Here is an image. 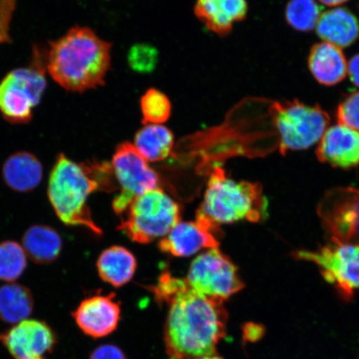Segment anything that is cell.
I'll return each instance as SVG.
<instances>
[{
  "mask_svg": "<svg viewBox=\"0 0 359 359\" xmlns=\"http://www.w3.org/2000/svg\"><path fill=\"white\" fill-rule=\"evenodd\" d=\"M168 304L165 342L170 358L217 354V346L226 334L224 302L197 293L187 282Z\"/></svg>",
  "mask_w": 359,
  "mask_h": 359,
  "instance_id": "1",
  "label": "cell"
},
{
  "mask_svg": "<svg viewBox=\"0 0 359 359\" xmlns=\"http://www.w3.org/2000/svg\"><path fill=\"white\" fill-rule=\"evenodd\" d=\"M111 43L91 29L74 27L51 43L46 69L67 91L83 93L104 84L111 66Z\"/></svg>",
  "mask_w": 359,
  "mask_h": 359,
  "instance_id": "2",
  "label": "cell"
},
{
  "mask_svg": "<svg viewBox=\"0 0 359 359\" xmlns=\"http://www.w3.org/2000/svg\"><path fill=\"white\" fill-rule=\"evenodd\" d=\"M110 173V165L106 163L78 164L65 154L58 155L49 176L48 196L60 221L66 226H83L102 235L87 200L94 191L112 190Z\"/></svg>",
  "mask_w": 359,
  "mask_h": 359,
  "instance_id": "3",
  "label": "cell"
},
{
  "mask_svg": "<svg viewBox=\"0 0 359 359\" xmlns=\"http://www.w3.org/2000/svg\"><path fill=\"white\" fill-rule=\"evenodd\" d=\"M267 200L259 183L236 182L222 168L210 174L196 217L208 219L213 226L240 221L259 222L266 219Z\"/></svg>",
  "mask_w": 359,
  "mask_h": 359,
  "instance_id": "4",
  "label": "cell"
},
{
  "mask_svg": "<svg viewBox=\"0 0 359 359\" xmlns=\"http://www.w3.org/2000/svg\"><path fill=\"white\" fill-rule=\"evenodd\" d=\"M126 212L118 229L140 244L164 238L181 222L179 205L160 187L138 196Z\"/></svg>",
  "mask_w": 359,
  "mask_h": 359,
  "instance_id": "5",
  "label": "cell"
},
{
  "mask_svg": "<svg viewBox=\"0 0 359 359\" xmlns=\"http://www.w3.org/2000/svg\"><path fill=\"white\" fill-rule=\"evenodd\" d=\"M34 53L30 66L13 70L0 83V111L8 122L29 123L46 89L42 53Z\"/></svg>",
  "mask_w": 359,
  "mask_h": 359,
  "instance_id": "6",
  "label": "cell"
},
{
  "mask_svg": "<svg viewBox=\"0 0 359 359\" xmlns=\"http://www.w3.org/2000/svg\"><path fill=\"white\" fill-rule=\"evenodd\" d=\"M273 118L280 135L281 154L307 149L320 141L330 124V116L320 107L298 101L276 103Z\"/></svg>",
  "mask_w": 359,
  "mask_h": 359,
  "instance_id": "7",
  "label": "cell"
},
{
  "mask_svg": "<svg viewBox=\"0 0 359 359\" xmlns=\"http://www.w3.org/2000/svg\"><path fill=\"white\" fill-rule=\"evenodd\" d=\"M293 257L316 264L345 300L352 299L353 292L359 289V244L330 242L316 250L295 251Z\"/></svg>",
  "mask_w": 359,
  "mask_h": 359,
  "instance_id": "8",
  "label": "cell"
},
{
  "mask_svg": "<svg viewBox=\"0 0 359 359\" xmlns=\"http://www.w3.org/2000/svg\"><path fill=\"white\" fill-rule=\"evenodd\" d=\"M186 280L197 293L222 302L245 287L235 264L219 248L208 250L193 260Z\"/></svg>",
  "mask_w": 359,
  "mask_h": 359,
  "instance_id": "9",
  "label": "cell"
},
{
  "mask_svg": "<svg viewBox=\"0 0 359 359\" xmlns=\"http://www.w3.org/2000/svg\"><path fill=\"white\" fill-rule=\"evenodd\" d=\"M111 168L121 188L120 194L112 201L116 214H123L138 196L159 188L156 172L130 142L116 147Z\"/></svg>",
  "mask_w": 359,
  "mask_h": 359,
  "instance_id": "10",
  "label": "cell"
},
{
  "mask_svg": "<svg viewBox=\"0 0 359 359\" xmlns=\"http://www.w3.org/2000/svg\"><path fill=\"white\" fill-rule=\"evenodd\" d=\"M318 215L331 242L359 244V191L340 187L327 193Z\"/></svg>",
  "mask_w": 359,
  "mask_h": 359,
  "instance_id": "11",
  "label": "cell"
},
{
  "mask_svg": "<svg viewBox=\"0 0 359 359\" xmlns=\"http://www.w3.org/2000/svg\"><path fill=\"white\" fill-rule=\"evenodd\" d=\"M56 337L46 323L24 320L6 333L0 334V344L15 359H43L52 352Z\"/></svg>",
  "mask_w": 359,
  "mask_h": 359,
  "instance_id": "12",
  "label": "cell"
},
{
  "mask_svg": "<svg viewBox=\"0 0 359 359\" xmlns=\"http://www.w3.org/2000/svg\"><path fill=\"white\" fill-rule=\"evenodd\" d=\"M215 230L208 219L200 217H196L195 222H180L160 241L159 248L177 257H191L203 249L219 248Z\"/></svg>",
  "mask_w": 359,
  "mask_h": 359,
  "instance_id": "13",
  "label": "cell"
},
{
  "mask_svg": "<svg viewBox=\"0 0 359 359\" xmlns=\"http://www.w3.org/2000/svg\"><path fill=\"white\" fill-rule=\"evenodd\" d=\"M83 333L93 338H102L112 333L118 325L121 308L115 294L94 295L85 299L73 313Z\"/></svg>",
  "mask_w": 359,
  "mask_h": 359,
  "instance_id": "14",
  "label": "cell"
},
{
  "mask_svg": "<svg viewBox=\"0 0 359 359\" xmlns=\"http://www.w3.org/2000/svg\"><path fill=\"white\" fill-rule=\"evenodd\" d=\"M318 159L332 167L349 169L359 165V132L342 124L326 130L316 150Z\"/></svg>",
  "mask_w": 359,
  "mask_h": 359,
  "instance_id": "15",
  "label": "cell"
},
{
  "mask_svg": "<svg viewBox=\"0 0 359 359\" xmlns=\"http://www.w3.org/2000/svg\"><path fill=\"white\" fill-rule=\"evenodd\" d=\"M248 6L246 0H196L195 15L212 33L226 36L236 22L243 20Z\"/></svg>",
  "mask_w": 359,
  "mask_h": 359,
  "instance_id": "16",
  "label": "cell"
},
{
  "mask_svg": "<svg viewBox=\"0 0 359 359\" xmlns=\"http://www.w3.org/2000/svg\"><path fill=\"white\" fill-rule=\"evenodd\" d=\"M309 66L318 82L326 86L339 83L348 73L347 62L342 50L327 42L314 45L309 55Z\"/></svg>",
  "mask_w": 359,
  "mask_h": 359,
  "instance_id": "17",
  "label": "cell"
},
{
  "mask_svg": "<svg viewBox=\"0 0 359 359\" xmlns=\"http://www.w3.org/2000/svg\"><path fill=\"white\" fill-rule=\"evenodd\" d=\"M4 181L11 189L18 192L32 191L42 182L43 169L34 154L20 151L6 161L2 170Z\"/></svg>",
  "mask_w": 359,
  "mask_h": 359,
  "instance_id": "18",
  "label": "cell"
},
{
  "mask_svg": "<svg viewBox=\"0 0 359 359\" xmlns=\"http://www.w3.org/2000/svg\"><path fill=\"white\" fill-rule=\"evenodd\" d=\"M317 34L325 42L339 48L348 47L359 36L357 18L345 8H334L320 18Z\"/></svg>",
  "mask_w": 359,
  "mask_h": 359,
  "instance_id": "19",
  "label": "cell"
},
{
  "mask_svg": "<svg viewBox=\"0 0 359 359\" xmlns=\"http://www.w3.org/2000/svg\"><path fill=\"white\" fill-rule=\"evenodd\" d=\"M22 247L28 257L37 264H50L60 257L62 240L55 229L36 224L22 238Z\"/></svg>",
  "mask_w": 359,
  "mask_h": 359,
  "instance_id": "20",
  "label": "cell"
},
{
  "mask_svg": "<svg viewBox=\"0 0 359 359\" xmlns=\"http://www.w3.org/2000/svg\"><path fill=\"white\" fill-rule=\"evenodd\" d=\"M97 268L103 281L121 287L133 279L137 262L128 250L114 245L102 251L97 259Z\"/></svg>",
  "mask_w": 359,
  "mask_h": 359,
  "instance_id": "21",
  "label": "cell"
},
{
  "mask_svg": "<svg viewBox=\"0 0 359 359\" xmlns=\"http://www.w3.org/2000/svg\"><path fill=\"white\" fill-rule=\"evenodd\" d=\"M133 145L147 161H163L172 154L173 133L161 124H146L137 133Z\"/></svg>",
  "mask_w": 359,
  "mask_h": 359,
  "instance_id": "22",
  "label": "cell"
},
{
  "mask_svg": "<svg viewBox=\"0 0 359 359\" xmlns=\"http://www.w3.org/2000/svg\"><path fill=\"white\" fill-rule=\"evenodd\" d=\"M33 309V295L27 287L8 284L0 288V320L17 324L28 318Z\"/></svg>",
  "mask_w": 359,
  "mask_h": 359,
  "instance_id": "23",
  "label": "cell"
},
{
  "mask_svg": "<svg viewBox=\"0 0 359 359\" xmlns=\"http://www.w3.org/2000/svg\"><path fill=\"white\" fill-rule=\"evenodd\" d=\"M26 267L25 251L19 243L12 241L0 243V280L15 281Z\"/></svg>",
  "mask_w": 359,
  "mask_h": 359,
  "instance_id": "24",
  "label": "cell"
},
{
  "mask_svg": "<svg viewBox=\"0 0 359 359\" xmlns=\"http://www.w3.org/2000/svg\"><path fill=\"white\" fill-rule=\"evenodd\" d=\"M321 16V8L314 0H291L286 8V20L295 29L312 30Z\"/></svg>",
  "mask_w": 359,
  "mask_h": 359,
  "instance_id": "25",
  "label": "cell"
},
{
  "mask_svg": "<svg viewBox=\"0 0 359 359\" xmlns=\"http://www.w3.org/2000/svg\"><path fill=\"white\" fill-rule=\"evenodd\" d=\"M141 111L143 123L160 125L170 118L172 103L165 93L150 88L141 98Z\"/></svg>",
  "mask_w": 359,
  "mask_h": 359,
  "instance_id": "26",
  "label": "cell"
},
{
  "mask_svg": "<svg viewBox=\"0 0 359 359\" xmlns=\"http://www.w3.org/2000/svg\"><path fill=\"white\" fill-rule=\"evenodd\" d=\"M159 60L156 48L148 43H137L130 49L128 62L138 74H150L156 69Z\"/></svg>",
  "mask_w": 359,
  "mask_h": 359,
  "instance_id": "27",
  "label": "cell"
},
{
  "mask_svg": "<svg viewBox=\"0 0 359 359\" xmlns=\"http://www.w3.org/2000/svg\"><path fill=\"white\" fill-rule=\"evenodd\" d=\"M337 118L339 124L347 126L359 132V92L350 94L340 103Z\"/></svg>",
  "mask_w": 359,
  "mask_h": 359,
  "instance_id": "28",
  "label": "cell"
},
{
  "mask_svg": "<svg viewBox=\"0 0 359 359\" xmlns=\"http://www.w3.org/2000/svg\"><path fill=\"white\" fill-rule=\"evenodd\" d=\"M17 0H0V43H10L11 24Z\"/></svg>",
  "mask_w": 359,
  "mask_h": 359,
  "instance_id": "29",
  "label": "cell"
},
{
  "mask_svg": "<svg viewBox=\"0 0 359 359\" xmlns=\"http://www.w3.org/2000/svg\"><path fill=\"white\" fill-rule=\"evenodd\" d=\"M90 359H126V357L119 348L107 344L94 350Z\"/></svg>",
  "mask_w": 359,
  "mask_h": 359,
  "instance_id": "30",
  "label": "cell"
},
{
  "mask_svg": "<svg viewBox=\"0 0 359 359\" xmlns=\"http://www.w3.org/2000/svg\"><path fill=\"white\" fill-rule=\"evenodd\" d=\"M242 330H243V338L246 342H257L266 333V329L263 325L252 322L247 323Z\"/></svg>",
  "mask_w": 359,
  "mask_h": 359,
  "instance_id": "31",
  "label": "cell"
},
{
  "mask_svg": "<svg viewBox=\"0 0 359 359\" xmlns=\"http://www.w3.org/2000/svg\"><path fill=\"white\" fill-rule=\"evenodd\" d=\"M350 79L355 86L359 88V55L354 56L348 67Z\"/></svg>",
  "mask_w": 359,
  "mask_h": 359,
  "instance_id": "32",
  "label": "cell"
},
{
  "mask_svg": "<svg viewBox=\"0 0 359 359\" xmlns=\"http://www.w3.org/2000/svg\"><path fill=\"white\" fill-rule=\"evenodd\" d=\"M320 1L327 6H337L347 2L348 0H320Z\"/></svg>",
  "mask_w": 359,
  "mask_h": 359,
  "instance_id": "33",
  "label": "cell"
},
{
  "mask_svg": "<svg viewBox=\"0 0 359 359\" xmlns=\"http://www.w3.org/2000/svg\"><path fill=\"white\" fill-rule=\"evenodd\" d=\"M193 359H223L222 357L217 355V354H212V355H206Z\"/></svg>",
  "mask_w": 359,
  "mask_h": 359,
  "instance_id": "34",
  "label": "cell"
}]
</instances>
